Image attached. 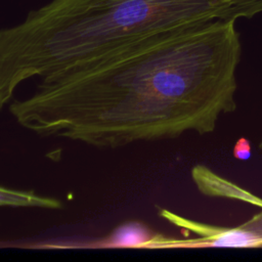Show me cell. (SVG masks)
Instances as JSON below:
<instances>
[{
  "label": "cell",
  "mask_w": 262,
  "mask_h": 262,
  "mask_svg": "<svg viewBox=\"0 0 262 262\" xmlns=\"http://www.w3.org/2000/svg\"><path fill=\"white\" fill-rule=\"evenodd\" d=\"M235 20L150 37L87 69L39 80L14 113L26 129L99 148L215 130L236 108Z\"/></svg>",
  "instance_id": "obj_1"
},
{
  "label": "cell",
  "mask_w": 262,
  "mask_h": 262,
  "mask_svg": "<svg viewBox=\"0 0 262 262\" xmlns=\"http://www.w3.org/2000/svg\"><path fill=\"white\" fill-rule=\"evenodd\" d=\"M251 154L252 149L249 140L245 137H241L239 139H237L233 146L234 158L241 161H246L251 158Z\"/></svg>",
  "instance_id": "obj_7"
},
{
  "label": "cell",
  "mask_w": 262,
  "mask_h": 262,
  "mask_svg": "<svg viewBox=\"0 0 262 262\" xmlns=\"http://www.w3.org/2000/svg\"><path fill=\"white\" fill-rule=\"evenodd\" d=\"M259 146H260V149L262 150V141H261V143H260V145H259Z\"/></svg>",
  "instance_id": "obj_8"
},
{
  "label": "cell",
  "mask_w": 262,
  "mask_h": 262,
  "mask_svg": "<svg viewBox=\"0 0 262 262\" xmlns=\"http://www.w3.org/2000/svg\"><path fill=\"white\" fill-rule=\"evenodd\" d=\"M0 207H35L60 210L63 208V204L55 198L36 194L34 191L0 186Z\"/></svg>",
  "instance_id": "obj_5"
},
{
  "label": "cell",
  "mask_w": 262,
  "mask_h": 262,
  "mask_svg": "<svg viewBox=\"0 0 262 262\" xmlns=\"http://www.w3.org/2000/svg\"><path fill=\"white\" fill-rule=\"evenodd\" d=\"M156 235L150 234L144 225L132 222L118 227L103 244L104 247H146L150 245Z\"/></svg>",
  "instance_id": "obj_6"
},
{
  "label": "cell",
  "mask_w": 262,
  "mask_h": 262,
  "mask_svg": "<svg viewBox=\"0 0 262 262\" xmlns=\"http://www.w3.org/2000/svg\"><path fill=\"white\" fill-rule=\"evenodd\" d=\"M259 12L262 0H51L0 30V112L28 80L87 69L173 30Z\"/></svg>",
  "instance_id": "obj_2"
},
{
  "label": "cell",
  "mask_w": 262,
  "mask_h": 262,
  "mask_svg": "<svg viewBox=\"0 0 262 262\" xmlns=\"http://www.w3.org/2000/svg\"><path fill=\"white\" fill-rule=\"evenodd\" d=\"M161 216L174 225L196 235L194 238L174 239L157 235L151 248H260L262 247V210L234 227L216 226L190 220L167 210Z\"/></svg>",
  "instance_id": "obj_3"
},
{
  "label": "cell",
  "mask_w": 262,
  "mask_h": 262,
  "mask_svg": "<svg viewBox=\"0 0 262 262\" xmlns=\"http://www.w3.org/2000/svg\"><path fill=\"white\" fill-rule=\"evenodd\" d=\"M191 178L203 194L246 202L262 209V199L216 174L204 165H196L192 168Z\"/></svg>",
  "instance_id": "obj_4"
}]
</instances>
